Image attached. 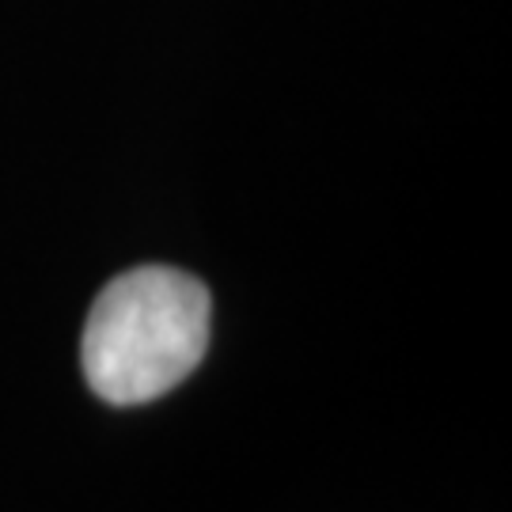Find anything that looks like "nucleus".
I'll return each mask as SVG.
<instances>
[{
	"label": "nucleus",
	"mask_w": 512,
	"mask_h": 512,
	"mask_svg": "<svg viewBox=\"0 0 512 512\" xmlns=\"http://www.w3.org/2000/svg\"><path fill=\"white\" fill-rule=\"evenodd\" d=\"M213 296L175 266H137L95 296L80 365L84 380L110 406H145L171 395L205 361Z\"/></svg>",
	"instance_id": "obj_1"
}]
</instances>
